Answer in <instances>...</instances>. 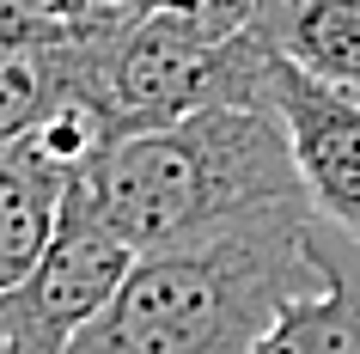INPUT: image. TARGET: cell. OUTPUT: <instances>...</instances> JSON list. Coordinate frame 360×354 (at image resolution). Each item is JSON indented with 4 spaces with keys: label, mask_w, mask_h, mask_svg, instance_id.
<instances>
[{
    "label": "cell",
    "mask_w": 360,
    "mask_h": 354,
    "mask_svg": "<svg viewBox=\"0 0 360 354\" xmlns=\"http://www.w3.org/2000/svg\"><path fill=\"white\" fill-rule=\"evenodd\" d=\"M0 354H13V348H6V317H0Z\"/></svg>",
    "instance_id": "10"
},
{
    "label": "cell",
    "mask_w": 360,
    "mask_h": 354,
    "mask_svg": "<svg viewBox=\"0 0 360 354\" xmlns=\"http://www.w3.org/2000/svg\"><path fill=\"white\" fill-rule=\"evenodd\" d=\"M257 31L281 61L360 92V0H257Z\"/></svg>",
    "instance_id": "8"
},
{
    "label": "cell",
    "mask_w": 360,
    "mask_h": 354,
    "mask_svg": "<svg viewBox=\"0 0 360 354\" xmlns=\"http://www.w3.org/2000/svg\"><path fill=\"white\" fill-rule=\"evenodd\" d=\"M311 226V202H287L141 251L68 354H257L287 305L323 287Z\"/></svg>",
    "instance_id": "1"
},
{
    "label": "cell",
    "mask_w": 360,
    "mask_h": 354,
    "mask_svg": "<svg viewBox=\"0 0 360 354\" xmlns=\"http://www.w3.org/2000/svg\"><path fill=\"white\" fill-rule=\"evenodd\" d=\"M129 269H134V251L68 184L56 239L43 244L37 269L13 293H0L6 348L13 354H68L79 336L92 330V317L116 299V287L129 281Z\"/></svg>",
    "instance_id": "4"
},
{
    "label": "cell",
    "mask_w": 360,
    "mask_h": 354,
    "mask_svg": "<svg viewBox=\"0 0 360 354\" xmlns=\"http://www.w3.org/2000/svg\"><path fill=\"white\" fill-rule=\"evenodd\" d=\"M74 189L134 257L263 208L305 202L275 110H195L129 129L79 171Z\"/></svg>",
    "instance_id": "2"
},
{
    "label": "cell",
    "mask_w": 360,
    "mask_h": 354,
    "mask_svg": "<svg viewBox=\"0 0 360 354\" xmlns=\"http://www.w3.org/2000/svg\"><path fill=\"white\" fill-rule=\"evenodd\" d=\"M311 251H318L323 287L257 342V354H360V244L336 226H311Z\"/></svg>",
    "instance_id": "6"
},
{
    "label": "cell",
    "mask_w": 360,
    "mask_h": 354,
    "mask_svg": "<svg viewBox=\"0 0 360 354\" xmlns=\"http://www.w3.org/2000/svg\"><path fill=\"white\" fill-rule=\"evenodd\" d=\"M68 171L49 165L31 141L0 147V293H13L37 269L43 244L56 239L61 202H68Z\"/></svg>",
    "instance_id": "7"
},
{
    "label": "cell",
    "mask_w": 360,
    "mask_h": 354,
    "mask_svg": "<svg viewBox=\"0 0 360 354\" xmlns=\"http://www.w3.org/2000/svg\"><path fill=\"white\" fill-rule=\"evenodd\" d=\"M61 31L37 0H0V49H25V43H61Z\"/></svg>",
    "instance_id": "9"
},
{
    "label": "cell",
    "mask_w": 360,
    "mask_h": 354,
    "mask_svg": "<svg viewBox=\"0 0 360 354\" xmlns=\"http://www.w3.org/2000/svg\"><path fill=\"white\" fill-rule=\"evenodd\" d=\"M74 61L79 86L129 134L195 110H275L269 80L281 56L257 25L220 31L195 13H141L104 31H79Z\"/></svg>",
    "instance_id": "3"
},
{
    "label": "cell",
    "mask_w": 360,
    "mask_h": 354,
    "mask_svg": "<svg viewBox=\"0 0 360 354\" xmlns=\"http://www.w3.org/2000/svg\"><path fill=\"white\" fill-rule=\"evenodd\" d=\"M269 104L287 129L293 171L311 214L360 244V92L323 86L293 61H275Z\"/></svg>",
    "instance_id": "5"
}]
</instances>
